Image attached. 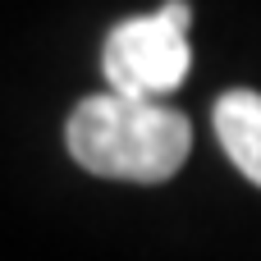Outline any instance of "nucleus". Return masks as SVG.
I'll use <instances>...</instances> for the list:
<instances>
[{"mask_svg":"<svg viewBox=\"0 0 261 261\" xmlns=\"http://www.w3.org/2000/svg\"><path fill=\"white\" fill-rule=\"evenodd\" d=\"M69 156L101 179H128V184H165L193 147L188 119L156 96L133 92H106L73 106L64 128Z\"/></svg>","mask_w":261,"mask_h":261,"instance_id":"nucleus-1","label":"nucleus"},{"mask_svg":"<svg viewBox=\"0 0 261 261\" xmlns=\"http://www.w3.org/2000/svg\"><path fill=\"white\" fill-rule=\"evenodd\" d=\"M188 64H193V50H188V5L184 0H170L165 9L142 14V18H124L106 37V50H101L106 83L133 96L174 92Z\"/></svg>","mask_w":261,"mask_h":261,"instance_id":"nucleus-2","label":"nucleus"},{"mask_svg":"<svg viewBox=\"0 0 261 261\" xmlns=\"http://www.w3.org/2000/svg\"><path fill=\"white\" fill-rule=\"evenodd\" d=\"M216 133L229 161L261 184V92H225L216 101Z\"/></svg>","mask_w":261,"mask_h":261,"instance_id":"nucleus-3","label":"nucleus"}]
</instances>
